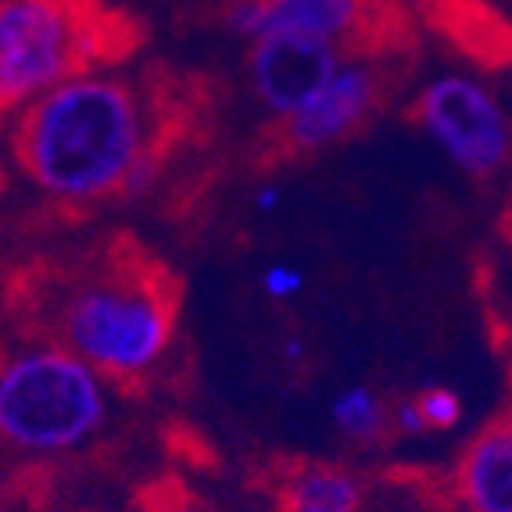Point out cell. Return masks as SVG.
Segmentation results:
<instances>
[{"label":"cell","instance_id":"obj_1","mask_svg":"<svg viewBox=\"0 0 512 512\" xmlns=\"http://www.w3.org/2000/svg\"><path fill=\"white\" fill-rule=\"evenodd\" d=\"M158 94L122 72H90L11 115V158L29 187L58 205L144 194L162 172Z\"/></svg>","mask_w":512,"mask_h":512},{"label":"cell","instance_id":"obj_2","mask_svg":"<svg viewBox=\"0 0 512 512\" xmlns=\"http://www.w3.org/2000/svg\"><path fill=\"white\" fill-rule=\"evenodd\" d=\"M180 280L158 258L111 251L61 283L40 337L65 344L111 384H137L162 366L180 330Z\"/></svg>","mask_w":512,"mask_h":512},{"label":"cell","instance_id":"obj_3","mask_svg":"<svg viewBox=\"0 0 512 512\" xmlns=\"http://www.w3.org/2000/svg\"><path fill=\"white\" fill-rule=\"evenodd\" d=\"M137 47V29L108 0H4L0 104L8 115L54 86L108 69Z\"/></svg>","mask_w":512,"mask_h":512},{"label":"cell","instance_id":"obj_4","mask_svg":"<svg viewBox=\"0 0 512 512\" xmlns=\"http://www.w3.org/2000/svg\"><path fill=\"white\" fill-rule=\"evenodd\" d=\"M108 376L51 337H36L0 369V437L18 455H69L108 419Z\"/></svg>","mask_w":512,"mask_h":512},{"label":"cell","instance_id":"obj_5","mask_svg":"<svg viewBox=\"0 0 512 512\" xmlns=\"http://www.w3.org/2000/svg\"><path fill=\"white\" fill-rule=\"evenodd\" d=\"M412 119L462 172L495 176L512 151L509 115L480 79L448 72L430 79L412 104Z\"/></svg>","mask_w":512,"mask_h":512},{"label":"cell","instance_id":"obj_6","mask_svg":"<svg viewBox=\"0 0 512 512\" xmlns=\"http://www.w3.org/2000/svg\"><path fill=\"white\" fill-rule=\"evenodd\" d=\"M348 51L337 43L301 33H269L251 40L248 76L262 108L276 119H291L341 69Z\"/></svg>","mask_w":512,"mask_h":512},{"label":"cell","instance_id":"obj_7","mask_svg":"<svg viewBox=\"0 0 512 512\" xmlns=\"http://www.w3.org/2000/svg\"><path fill=\"white\" fill-rule=\"evenodd\" d=\"M384 97V72L366 54H348L333 72L330 83L319 90L301 111L280 122L283 151H323L359 133L366 119L380 108Z\"/></svg>","mask_w":512,"mask_h":512},{"label":"cell","instance_id":"obj_8","mask_svg":"<svg viewBox=\"0 0 512 512\" xmlns=\"http://www.w3.org/2000/svg\"><path fill=\"white\" fill-rule=\"evenodd\" d=\"M373 26L369 0H237L230 8V29L248 43L269 33H301L366 54Z\"/></svg>","mask_w":512,"mask_h":512},{"label":"cell","instance_id":"obj_9","mask_svg":"<svg viewBox=\"0 0 512 512\" xmlns=\"http://www.w3.org/2000/svg\"><path fill=\"white\" fill-rule=\"evenodd\" d=\"M455 512H512V409L473 430L452 466Z\"/></svg>","mask_w":512,"mask_h":512},{"label":"cell","instance_id":"obj_10","mask_svg":"<svg viewBox=\"0 0 512 512\" xmlns=\"http://www.w3.org/2000/svg\"><path fill=\"white\" fill-rule=\"evenodd\" d=\"M276 512H362L366 487L344 466L298 462L276 477Z\"/></svg>","mask_w":512,"mask_h":512},{"label":"cell","instance_id":"obj_11","mask_svg":"<svg viewBox=\"0 0 512 512\" xmlns=\"http://www.w3.org/2000/svg\"><path fill=\"white\" fill-rule=\"evenodd\" d=\"M394 423L402 434H427V430H452L462 423V398L452 387H423L394 409Z\"/></svg>","mask_w":512,"mask_h":512},{"label":"cell","instance_id":"obj_12","mask_svg":"<svg viewBox=\"0 0 512 512\" xmlns=\"http://www.w3.org/2000/svg\"><path fill=\"white\" fill-rule=\"evenodd\" d=\"M330 416L337 423V430L344 437H351V441H376L387 427L384 398L366 384H351L333 394Z\"/></svg>","mask_w":512,"mask_h":512},{"label":"cell","instance_id":"obj_13","mask_svg":"<svg viewBox=\"0 0 512 512\" xmlns=\"http://www.w3.org/2000/svg\"><path fill=\"white\" fill-rule=\"evenodd\" d=\"M262 291L273 301H291L305 291V273L294 269V265H287V262L269 265V269L262 273Z\"/></svg>","mask_w":512,"mask_h":512},{"label":"cell","instance_id":"obj_14","mask_svg":"<svg viewBox=\"0 0 512 512\" xmlns=\"http://www.w3.org/2000/svg\"><path fill=\"white\" fill-rule=\"evenodd\" d=\"M276 201H280V190H276V187H262V190H258V201H255V205L262 208V212H273Z\"/></svg>","mask_w":512,"mask_h":512}]
</instances>
